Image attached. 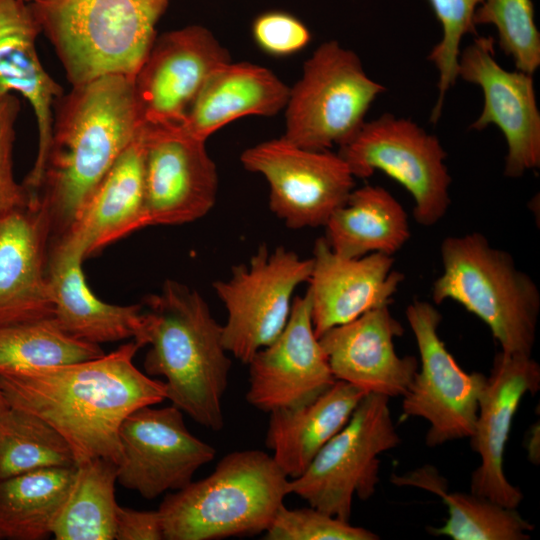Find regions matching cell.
<instances>
[{"mask_svg":"<svg viewBox=\"0 0 540 540\" xmlns=\"http://www.w3.org/2000/svg\"><path fill=\"white\" fill-rule=\"evenodd\" d=\"M135 341L98 358L0 375L9 407L32 413L70 446L75 464L121 460L119 430L134 410L167 399L164 381L133 363Z\"/></svg>","mask_w":540,"mask_h":540,"instance_id":"obj_1","label":"cell"},{"mask_svg":"<svg viewBox=\"0 0 540 540\" xmlns=\"http://www.w3.org/2000/svg\"><path fill=\"white\" fill-rule=\"evenodd\" d=\"M142 125L131 77L104 75L74 85L57 98L33 197L49 213L51 239L69 229Z\"/></svg>","mask_w":540,"mask_h":540,"instance_id":"obj_2","label":"cell"},{"mask_svg":"<svg viewBox=\"0 0 540 540\" xmlns=\"http://www.w3.org/2000/svg\"><path fill=\"white\" fill-rule=\"evenodd\" d=\"M142 306L143 327L137 343L149 345L146 374L165 378L172 405L201 426L220 431L232 366L222 325L198 291L174 280H166Z\"/></svg>","mask_w":540,"mask_h":540,"instance_id":"obj_3","label":"cell"},{"mask_svg":"<svg viewBox=\"0 0 540 540\" xmlns=\"http://www.w3.org/2000/svg\"><path fill=\"white\" fill-rule=\"evenodd\" d=\"M289 478L258 449L225 455L207 477L159 506L165 540H214L264 533L289 495Z\"/></svg>","mask_w":540,"mask_h":540,"instance_id":"obj_4","label":"cell"},{"mask_svg":"<svg viewBox=\"0 0 540 540\" xmlns=\"http://www.w3.org/2000/svg\"><path fill=\"white\" fill-rule=\"evenodd\" d=\"M171 0L30 2L72 86L104 75L134 78Z\"/></svg>","mask_w":540,"mask_h":540,"instance_id":"obj_5","label":"cell"},{"mask_svg":"<svg viewBox=\"0 0 540 540\" xmlns=\"http://www.w3.org/2000/svg\"><path fill=\"white\" fill-rule=\"evenodd\" d=\"M440 255L443 271L432 286L433 302L459 303L488 326L502 351L531 356L540 292L512 255L478 232L446 237Z\"/></svg>","mask_w":540,"mask_h":540,"instance_id":"obj_6","label":"cell"},{"mask_svg":"<svg viewBox=\"0 0 540 540\" xmlns=\"http://www.w3.org/2000/svg\"><path fill=\"white\" fill-rule=\"evenodd\" d=\"M385 87L365 72L358 55L337 41L322 43L304 63L285 106L283 138L309 150L351 140Z\"/></svg>","mask_w":540,"mask_h":540,"instance_id":"obj_7","label":"cell"},{"mask_svg":"<svg viewBox=\"0 0 540 540\" xmlns=\"http://www.w3.org/2000/svg\"><path fill=\"white\" fill-rule=\"evenodd\" d=\"M389 400L367 393L345 426L321 448L304 473L289 480V494L349 521L354 497L368 500L376 491L380 454L401 442Z\"/></svg>","mask_w":540,"mask_h":540,"instance_id":"obj_8","label":"cell"},{"mask_svg":"<svg viewBox=\"0 0 540 540\" xmlns=\"http://www.w3.org/2000/svg\"><path fill=\"white\" fill-rule=\"evenodd\" d=\"M339 156L355 178L382 171L401 184L414 200L413 217L433 226L451 204L447 154L439 139L410 119L385 113L364 122Z\"/></svg>","mask_w":540,"mask_h":540,"instance_id":"obj_9","label":"cell"},{"mask_svg":"<svg viewBox=\"0 0 540 540\" xmlns=\"http://www.w3.org/2000/svg\"><path fill=\"white\" fill-rule=\"evenodd\" d=\"M312 267V258H301L283 246L270 251L262 244L248 265L233 266L230 278L213 283L227 311L222 340L228 353L248 364L279 336L288 322L293 294L308 283Z\"/></svg>","mask_w":540,"mask_h":540,"instance_id":"obj_10","label":"cell"},{"mask_svg":"<svg viewBox=\"0 0 540 540\" xmlns=\"http://www.w3.org/2000/svg\"><path fill=\"white\" fill-rule=\"evenodd\" d=\"M405 314L420 360L402 396L403 415L428 422L425 436L428 447L469 438L487 376L479 372L467 373L459 366L439 336L442 316L432 303L415 299Z\"/></svg>","mask_w":540,"mask_h":540,"instance_id":"obj_11","label":"cell"},{"mask_svg":"<svg viewBox=\"0 0 540 540\" xmlns=\"http://www.w3.org/2000/svg\"><path fill=\"white\" fill-rule=\"evenodd\" d=\"M240 161L266 179L269 208L291 229L325 226L355 187L338 153L301 148L283 137L245 149Z\"/></svg>","mask_w":540,"mask_h":540,"instance_id":"obj_12","label":"cell"},{"mask_svg":"<svg viewBox=\"0 0 540 540\" xmlns=\"http://www.w3.org/2000/svg\"><path fill=\"white\" fill-rule=\"evenodd\" d=\"M119 440L117 481L146 499L184 488L216 455L213 446L188 430L183 412L174 405L134 410L122 422Z\"/></svg>","mask_w":540,"mask_h":540,"instance_id":"obj_13","label":"cell"},{"mask_svg":"<svg viewBox=\"0 0 540 540\" xmlns=\"http://www.w3.org/2000/svg\"><path fill=\"white\" fill-rule=\"evenodd\" d=\"M142 135L149 226L191 223L207 215L216 203L218 173L206 141L179 125L143 124Z\"/></svg>","mask_w":540,"mask_h":540,"instance_id":"obj_14","label":"cell"},{"mask_svg":"<svg viewBox=\"0 0 540 540\" xmlns=\"http://www.w3.org/2000/svg\"><path fill=\"white\" fill-rule=\"evenodd\" d=\"M229 61L227 49L205 27L157 36L133 78L142 123L181 125L208 76Z\"/></svg>","mask_w":540,"mask_h":540,"instance_id":"obj_15","label":"cell"},{"mask_svg":"<svg viewBox=\"0 0 540 540\" xmlns=\"http://www.w3.org/2000/svg\"><path fill=\"white\" fill-rule=\"evenodd\" d=\"M458 77L481 88L484 105L470 128L497 126L507 142L504 175L510 178L540 166V112L533 74L508 71L495 59L494 39L476 37L458 60Z\"/></svg>","mask_w":540,"mask_h":540,"instance_id":"obj_16","label":"cell"},{"mask_svg":"<svg viewBox=\"0 0 540 540\" xmlns=\"http://www.w3.org/2000/svg\"><path fill=\"white\" fill-rule=\"evenodd\" d=\"M248 365L246 400L268 413L307 404L336 382L314 332L307 291L293 299L279 336L257 351Z\"/></svg>","mask_w":540,"mask_h":540,"instance_id":"obj_17","label":"cell"},{"mask_svg":"<svg viewBox=\"0 0 540 540\" xmlns=\"http://www.w3.org/2000/svg\"><path fill=\"white\" fill-rule=\"evenodd\" d=\"M540 389V366L528 355L496 353L481 394L471 448L480 457L470 492L506 507L517 508L523 493L507 479L504 454L514 415L526 394Z\"/></svg>","mask_w":540,"mask_h":540,"instance_id":"obj_18","label":"cell"},{"mask_svg":"<svg viewBox=\"0 0 540 540\" xmlns=\"http://www.w3.org/2000/svg\"><path fill=\"white\" fill-rule=\"evenodd\" d=\"M403 332L384 305L329 329L319 341L336 380L391 398L404 395L419 367L414 356L396 352L395 339Z\"/></svg>","mask_w":540,"mask_h":540,"instance_id":"obj_19","label":"cell"},{"mask_svg":"<svg viewBox=\"0 0 540 540\" xmlns=\"http://www.w3.org/2000/svg\"><path fill=\"white\" fill-rule=\"evenodd\" d=\"M312 259L307 293L318 338L333 327L388 305L404 279L393 269L392 256L371 253L359 258L342 257L324 237L316 240Z\"/></svg>","mask_w":540,"mask_h":540,"instance_id":"obj_20","label":"cell"},{"mask_svg":"<svg viewBox=\"0 0 540 540\" xmlns=\"http://www.w3.org/2000/svg\"><path fill=\"white\" fill-rule=\"evenodd\" d=\"M51 237L49 213L39 199L0 214V325L53 317Z\"/></svg>","mask_w":540,"mask_h":540,"instance_id":"obj_21","label":"cell"},{"mask_svg":"<svg viewBox=\"0 0 540 540\" xmlns=\"http://www.w3.org/2000/svg\"><path fill=\"white\" fill-rule=\"evenodd\" d=\"M40 25L30 3L0 0V101L19 93L31 105L38 128V151L33 168L23 181L36 191L50 141L53 106L64 92L45 71L36 49Z\"/></svg>","mask_w":540,"mask_h":540,"instance_id":"obj_22","label":"cell"},{"mask_svg":"<svg viewBox=\"0 0 540 540\" xmlns=\"http://www.w3.org/2000/svg\"><path fill=\"white\" fill-rule=\"evenodd\" d=\"M84 259L80 248L66 238L50 241L47 278L54 319L81 341L99 345L133 338L137 342L143 327L142 304L120 306L98 299L82 272Z\"/></svg>","mask_w":540,"mask_h":540,"instance_id":"obj_23","label":"cell"},{"mask_svg":"<svg viewBox=\"0 0 540 540\" xmlns=\"http://www.w3.org/2000/svg\"><path fill=\"white\" fill-rule=\"evenodd\" d=\"M147 226L141 128L97 184L69 229L58 237L75 244L87 258Z\"/></svg>","mask_w":540,"mask_h":540,"instance_id":"obj_24","label":"cell"},{"mask_svg":"<svg viewBox=\"0 0 540 540\" xmlns=\"http://www.w3.org/2000/svg\"><path fill=\"white\" fill-rule=\"evenodd\" d=\"M289 92L290 88L269 69L229 61L208 76L179 126L206 141L238 118L274 116L285 108Z\"/></svg>","mask_w":540,"mask_h":540,"instance_id":"obj_25","label":"cell"},{"mask_svg":"<svg viewBox=\"0 0 540 540\" xmlns=\"http://www.w3.org/2000/svg\"><path fill=\"white\" fill-rule=\"evenodd\" d=\"M366 394L353 384L336 380L307 404L269 413L265 443L288 478L304 473L321 448L345 426Z\"/></svg>","mask_w":540,"mask_h":540,"instance_id":"obj_26","label":"cell"},{"mask_svg":"<svg viewBox=\"0 0 540 540\" xmlns=\"http://www.w3.org/2000/svg\"><path fill=\"white\" fill-rule=\"evenodd\" d=\"M324 227L330 248L346 258L393 256L411 236L403 206L385 188L372 185L354 188Z\"/></svg>","mask_w":540,"mask_h":540,"instance_id":"obj_27","label":"cell"},{"mask_svg":"<svg viewBox=\"0 0 540 540\" xmlns=\"http://www.w3.org/2000/svg\"><path fill=\"white\" fill-rule=\"evenodd\" d=\"M398 485L416 486L438 495L448 509V518L440 527L428 530L453 540H527L534 526L517 508L506 507L473 493L447 492V482L431 466L394 476Z\"/></svg>","mask_w":540,"mask_h":540,"instance_id":"obj_28","label":"cell"},{"mask_svg":"<svg viewBox=\"0 0 540 540\" xmlns=\"http://www.w3.org/2000/svg\"><path fill=\"white\" fill-rule=\"evenodd\" d=\"M76 466L47 467L0 480V538L41 540L52 535Z\"/></svg>","mask_w":540,"mask_h":540,"instance_id":"obj_29","label":"cell"},{"mask_svg":"<svg viewBox=\"0 0 540 540\" xmlns=\"http://www.w3.org/2000/svg\"><path fill=\"white\" fill-rule=\"evenodd\" d=\"M117 465L95 458L76 465L73 483L54 522L56 540H113Z\"/></svg>","mask_w":540,"mask_h":540,"instance_id":"obj_30","label":"cell"},{"mask_svg":"<svg viewBox=\"0 0 540 540\" xmlns=\"http://www.w3.org/2000/svg\"><path fill=\"white\" fill-rule=\"evenodd\" d=\"M100 345L63 331L54 317L0 325V375L98 358Z\"/></svg>","mask_w":540,"mask_h":540,"instance_id":"obj_31","label":"cell"},{"mask_svg":"<svg viewBox=\"0 0 540 540\" xmlns=\"http://www.w3.org/2000/svg\"><path fill=\"white\" fill-rule=\"evenodd\" d=\"M76 466L64 438L38 416L8 407L0 411V480L47 467Z\"/></svg>","mask_w":540,"mask_h":540,"instance_id":"obj_32","label":"cell"},{"mask_svg":"<svg viewBox=\"0 0 540 540\" xmlns=\"http://www.w3.org/2000/svg\"><path fill=\"white\" fill-rule=\"evenodd\" d=\"M473 22L494 25L499 46L517 70L534 74L540 65V33L531 0H483Z\"/></svg>","mask_w":540,"mask_h":540,"instance_id":"obj_33","label":"cell"},{"mask_svg":"<svg viewBox=\"0 0 540 540\" xmlns=\"http://www.w3.org/2000/svg\"><path fill=\"white\" fill-rule=\"evenodd\" d=\"M482 1L429 0L442 28V38L428 56L438 71V97L430 116L433 123L440 119L447 92L458 78L461 41L466 34L475 32L473 16Z\"/></svg>","mask_w":540,"mask_h":540,"instance_id":"obj_34","label":"cell"},{"mask_svg":"<svg viewBox=\"0 0 540 540\" xmlns=\"http://www.w3.org/2000/svg\"><path fill=\"white\" fill-rule=\"evenodd\" d=\"M266 540H376L379 536L314 507L282 505L264 532Z\"/></svg>","mask_w":540,"mask_h":540,"instance_id":"obj_35","label":"cell"},{"mask_svg":"<svg viewBox=\"0 0 540 540\" xmlns=\"http://www.w3.org/2000/svg\"><path fill=\"white\" fill-rule=\"evenodd\" d=\"M20 109V100L15 94L0 101V214L31 202L29 192L16 181L13 171L15 124Z\"/></svg>","mask_w":540,"mask_h":540,"instance_id":"obj_36","label":"cell"},{"mask_svg":"<svg viewBox=\"0 0 540 540\" xmlns=\"http://www.w3.org/2000/svg\"><path fill=\"white\" fill-rule=\"evenodd\" d=\"M252 33L257 45L274 56L296 53L311 39L309 30L300 20L279 11L267 12L257 17Z\"/></svg>","mask_w":540,"mask_h":540,"instance_id":"obj_37","label":"cell"},{"mask_svg":"<svg viewBox=\"0 0 540 540\" xmlns=\"http://www.w3.org/2000/svg\"><path fill=\"white\" fill-rule=\"evenodd\" d=\"M115 540H162L163 530L158 510L140 511L117 506Z\"/></svg>","mask_w":540,"mask_h":540,"instance_id":"obj_38","label":"cell"},{"mask_svg":"<svg viewBox=\"0 0 540 540\" xmlns=\"http://www.w3.org/2000/svg\"><path fill=\"white\" fill-rule=\"evenodd\" d=\"M536 444H539L538 425L534 426V430L531 432L530 436L528 437V444H527L529 459L533 463L538 464L539 463V448H536Z\"/></svg>","mask_w":540,"mask_h":540,"instance_id":"obj_39","label":"cell"},{"mask_svg":"<svg viewBox=\"0 0 540 540\" xmlns=\"http://www.w3.org/2000/svg\"><path fill=\"white\" fill-rule=\"evenodd\" d=\"M8 404L6 403L1 391H0V411H3L5 410L6 408H8Z\"/></svg>","mask_w":540,"mask_h":540,"instance_id":"obj_40","label":"cell"},{"mask_svg":"<svg viewBox=\"0 0 540 540\" xmlns=\"http://www.w3.org/2000/svg\"><path fill=\"white\" fill-rule=\"evenodd\" d=\"M21 1L30 3V2H32V1H34V0H21Z\"/></svg>","mask_w":540,"mask_h":540,"instance_id":"obj_41","label":"cell"},{"mask_svg":"<svg viewBox=\"0 0 540 540\" xmlns=\"http://www.w3.org/2000/svg\"><path fill=\"white\" fill-rule=\"evenodd\" d=\"M1 539V538H0Z\"/></svg>","mask_w":540,"mask_h":540,"instance_id":"obj_42","label":"cell"}]
</instances>
